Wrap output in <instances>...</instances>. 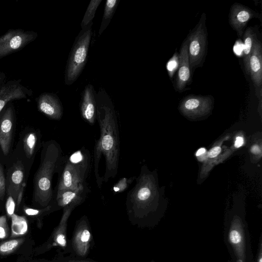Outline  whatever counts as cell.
Wrapping results in <instances>:
<instances>
[{
    "mask_svg": "<svg viewBox=\"0 0 262 262\" xmlns=\"http://www.w3.org/2000/svg\"><path fill=\"white\" fill-rule=\"evenodd\" d=\"M38 108L49 118L59 120L62 117L63 109L57 96L52 93L42 94L38 98Z\"/></svg>",
    "mask_w": 262,
    "mask_h": 262,
    "instance_id": "obj_14",
    "label": "cell"
},
{
    "mask_svg": "<svg viewBox=\"0 0 262 262\" xmlns=\"http://www.w3.org/2000/svg\"><path fill=\"white\" fill-rule=\"evenodd\" d=\"M24 242L23 238H13L0 244V254L5 255L15 250Z\"/></svg>",
    "mask_w": 262,
    "mask_h": 262,
    "instance_id": "obj_24",
    "label": "cell"
},
{
    "mask_svg": "<svg viewBox=\"0 0 262 262\" xmlns=\"http://www.w3.org/2000/svg\"><path fill=\"white\" fill-rule=\"evenodd\" d=\"M91 155L84 146L70 156H64L58 174L56 192L75 189L85 183L91 168Z\"/></svg>",
    "mask_w": 262,
    "mask_h": 262,
    "instance_id": "obj_3",
    "label": "cell"
},
{
    "mask_svg": "<svg viewBox=\"0 0 262 262\" xmlns=\"http://www.w3.org/2000/svg\"><path fill=\"white\" fill-rule=\"evenodd\" d=\"M87 182L75 189H66L56 192L55 202L60 208L71 204H81L90 192Z\"/></svg>",
    "mask_w": 262,
    "mask_h": 262,
    "instance_id": "obj_12",
    "label": "cell"
},
{
    "mask_svg": "<svg viewBox=\"0 0 262 262\" xmlns=\"http://www.w3.org/2000/svg\"><path fill=\"white\" fill-rule=\"evenodd\" d=\"M11 170L7 189L8 194L12 196L19 206L25 186L24 168L20 162L15 164Z\"/></svg>",
    "mask_w": 262,
    "mask_h": 262,
    "instance_id": "obj_15",
    "label": "cell"
},
{
    "mask_svg": "<svg viewBox=\"0 0 262 262\" xmlns=\"http://www.w3.org/2000/svg\"><path fill=\"white\" fill-rule=\"evenodd\" d=\"M93 22L81 30L76 36L67 60L65 84H73L79 77L86 64L90 42L93 34Z\"/></svg>",
    "mask_w": 262,
    "mask_h": 262,
    "instance_id": "obj_4",
    "label": "cell"
},
{
    "mask_svg": "<svg viewBox=\"0 0 262 262\" xmlns=\"http://www.w3.org/2000/svg\"><path fill=\"white\" fill-rule=\"evenodd\" d=\"M9 234V229L5 215L0 216V239L6 238Z\"/></svg>",
    "mask_w": 262,
    "mask_h": 262,
    "instance_id": "obj_27",
    "label": "cell"
},
{
    "mask_svg": "<svg viewBox=\"0 0 262 262\" xmlns=\"http://www.w3.org/2000/svg\"><path fill=\"white\" fill-rule=\"evenodd\" d=\"M60 262H98L86 258H80L71 256L70 258H67L65 260Z\"/></svg>",
    "mask_w": 262,
    "mask_h": 262,
    "instance_id": "obj_30",
    "label": "cell"
},
{
    "mask_svg": "<svg viewBox=\"0 0 262 262\" xmlns=\"http://www.w3.org/2000/svg\"><path fill=\"white\" fill-rule=\"evenodd\" d=\"M11 237H19L26 234L28 230L26 219L14 213L11 216Z\"/></svg>",
    "mask_w": 262,
    "mask_h": 262,
    "instance_id": "obj_21",
    "label": "cell"
},
{
    "mask_svg": "<svg viewBox=\"0 0 262 262\" xmlns=\"http://www.w3.org/2000/svg\"><path fill=\"white\" fill-rule=\"evenodd\" d=\"M15 208V202L11 195L7 198L6 203V210L8 215L11 216L14 213Z\"/></svg>",
    "mask_w": 262,
    "mask_h": 262,
    "instance_id": "obj_29",
    "label": "cell"
},
{
    "mask_svg": "<svg viewBox=\"0 0 262 262\" xmlns=\"http://www.w3.org/2000/svg\"><path fill=\"white\" fill-rule=\"evenodd\" d=\"M93 242L89 220L84 215L77 221L71 239L69 241L71 256L85 258L90 253Z\"/></svg>",
    "mask_w": 262,
    "mask_h": 262,
    "instance_id": "obj_6",
    "label": "cell"
},
{
    "mask_svg": "<svg viewBox=\"0 0 262 262\" xmlns=\"http://www.w3.org/2000/svg\"><path fill=\"white\" fill-rule=\"evenodd\" d=\"M206 151V149L204 148H201L199 149L196 153V156H199L203 154H204Z\"/></svg>",
    "mask_w": 262,
    "mask_h": 262,
    "instance_id": "obj_35",
    "label": "cell"
},
{
    "mask_svg": "<svg viewBox=\"0 0 262 262\" xmlns=\"http://www.w3.org/2000/svg\"><path fill=\"white\" fill-rule=\"evenodd\" d=\"M77 206L76 205L71 204L63 208V213L59 224L47 241L44 250L58 247L63 252L70 253V240L67 237L68 221L73 210Z\"/></svg>",
    "mask_w": 262,
    "mask_h": 262,
    "instance_id": "obj_8",
    "label": "cell"
},
{
    "mask_svg": "<svg viewBox=\"0 0 262 262\" xmlns=\"http://www.w3.org/2000/svg\"><path fill=\"white\" fill-rule=\"evenodd\" d=\"M119 0H107L105 3L103 15L99 30V35L106 29L117 9Z\"/></svg>",
    "mask_w": 262,
    "mask_h": 262,
    "instance_id": "obj_20",
    "label": "cell"
},
{
    "mask_svg": "<svg viewBox=\"0 0 262 262\" xmlns=\"http://www.w3.org/2000/svg\"><path fill=\"white\" fill-rule=\"evenodd\" d=\"M150 262H155V261H153V260H152V261H151Z\"/></svg>",
    "mask_w": 262,
    "mask_h": 262,
    "instance_id": "obj_36",
    "label": "cell"
},
{
    "mask_svg": "<svg viewBox=\"0 0 262 262\" xmlns=\"http://www.w3.org/2000/svg\"><path fill=\"white\" fill-rule=\"evenodd\" d=\"M24 97H26L25 94L18 85H13L3 87L0 91V113L9 101Z\"/></svg>",
    "mask_w": 262,
    "mask_h": 262,
    "instance_id": "obj_19",
    "label": "cell"
},
{
    "mask_svg": "<svg viewBox=\"0 0 262 262\" xmlns=\"http://www.w3.org/2000/svg\"><path fill=\"white\" fill-rule=\"evenodd\" d=\"M135 179V176L129 178L123 177L113 185L111 190L116 193H121L128 188Z\"/></svg>",
    "mask_w": 262,
    "mask_h": 262,
    "instance_id": "obj_25",
    "label": "cell"
},
{
    "mask_svg": "<svg viewBox=\"0 0 262 262\" xmlns=\"http://www.w3.org/2000/svg\"><path fill=\"white\" fill-rule=\"evenodd\" d=\"M179 64V57L176 52L166 64V69L170 78H172L174 73L178 70Z\"/></svg>",
    "mask_w": 262,
    "mask_h": 262,
    "instance_id": "obj_26",
    "label": "cell"
},
{
    "mask_svg": "<svg viewBox=\"0 0 262 262\" xmlns=\"http://www.w3.org/2000/svg\"><path fill=\"white\" fill-rule=\"evenodd\" d=\"M64 158L56 141L51 140L43 144L40 164L34 179L33 199L38 206L45 208L52 204L53 177L59 172Z\"/></svg>",
    "mask_w": 262,
    "mask_h": 262,
    "instance_id": "obj_2",
    "label": "cell"
},
{
    "mask_svg": "<svg viewBox=\"0 0 262 262\" xmlns=\"http://www.w3.org/2000/svg\"><path fill=\"white\" fill-rule=\"evenodd\" d=\"M96 120L100 127L99 138L95 141L93 162L96 182L101 189L118 174L120 139L117 116L114 104L102 88L96 95Z\"/></svg>",
    "mask_w": 262,
    "mask_h": 262,
    "instance_id": "obj_1",
    "label": "cell"
},
{
    "mask_svg": "<svg viewBox=\"0 0 262 262\" xmlns=\"http://www.w3.org/2000/svg\"><path fill=\"white\" fill-rule=\"evenodd\" d=\"M221 151V148L220 146L214 147L209 151V157L211 158H214L220 153Z\"/></svg>",
    "mask_w": 262,
    "mask_h": 262,
    "instance_id": "obj_32",
    "label": "cell"
},
{
    "mask_svg": "<svg viewBox=\"0 0 262 262\" xmlns=\"http://www.w3.org/2000/svg\"><path fill=\"white\" fill-rule=\"evenodd\" d=\"M206 14L203 13L187 38L188 55L192 73L201 67L205 61L208 46Z\"/></svg>",
    "mask_w": 262,
    "mask_h": 262,
    "instance_id": "obj_5",
    "label": "cell"
},
{
    "mask_svg": "<svg viewBox=\"0 0 262 262\" xmlns=\"http://www.w3.org/2000/svg\"><path fill=\"white\" fill-rule=\"evenodd\" d=\"M213 101V98L211 95H191L183 98L181 107L188 114L206 113L210 109Z\"/></svg>",
    "mask_w": 262,
    "mask_h": 262,
    "instance_id": "obj_17",
    "label": "cell"
},
{
    "mask_svg": "<svg viewBox=\"0 0 262 262\" xmlns=\"http://www.w3.org/2000/svg\"><path fill=\"white\" fill-rule=\"evenodd\" d=\"M251 151L255 154H257L260 152V149L258 146L254 145L251 148Z\"/></svg>",
    "mask_w": 262,
    "mask_h": 262,
    "instance_id": "obj_34",
    "label": "cell"
},
{
    "mask_svg": "<svg viewBox=\"0 0 262 262\" xmlns=\"http://www.w3.org/2000/svg\"><path fill=\"white\" fill-rule=\"evenodd\" d=\"M243 62L245 71L248 73L249 59L252 51L254 43L257 39L255 32L252 27H248L244 31L243 34Z\"/></svg>",
    "mask_w": 262,
    "mask_h": 262,
    "instance_id": "obj_18",
    "label": "cell"
},
{
    "mask_svg": "<svg viewBox=\"0 0 262 262\" xmlns=\"http://www.w3.org/2000/svg\"><path fill=\"white\" fill-rule=\"evenodd\" d=\"M101 2L102 0H91L90 1L80 24L81 29L85 28L93 22L97 9Z\"/></svg>",
    "mask_w": 262,
    "mask_h": 262,
    "instance_id": "obj_22",
    "label": "cell"
},
{
    "mask_svg": "<svg viewBox=\"0 0 262 262\" xmlns=\"http://www.w3.org/2000/svg\"><path fill=\"white\" fill-rule=\"evenodd\" d=\"M96 93L93 85H86L80 102V112L83 120L91 125L96 120L97 106Z\"/></svg>",
    "mask_w": 262,
    "mask_h": 262,
    "instance_id": "obj_13",
    "label": "cell"
},
{
    "mask_svg": "<svg viewBox=\"0 0 262 262\" xmlns=\"http://www.w3.org/2000/svg\"><path fill=\"white\" fill-rule=\"evenodd\" d=\"M37 36L33 32L11 30L0 37V58L20 50Z\"/></svg>",
    "mask_w": 262,
    "mask_h": 262,
    "instance_id": "obj_7",
    "label": "cell"
},
{
    "mask_svg": "<svg viewBox=\"0 0 262 262\" xmlns=\"http://www.w3.org/2000/svg\"><path fill=\"white\" fill-rule=\"evenodd\" d=\"M179 64L176 80L175 89L179 93L186 90L191 83V74L188 55L187 40L185 39L182 44L179 54Z\"/></svg>",
    "mask_w": 262,
    "mask_h": 262,
    "instance_id": "obj_11",
    "label": "cell"
},
{
    "mask_svg": "<svg viewBox=\"0 0 262 262\" xmlns=\"http://www.w3.org/2000/svg\"><path fill=\"white\" fill-rule=\"evenodd\" d=\"M13 112L7 107L0 118V146L5 155L9 154L13 133Z\"/></svg>",
    "mask_w": 262,
    "mask_h": 262,
    "instance_id": "obj_16",
    "label": "cell"
},
{
    "mask_svg": "<svg viewBox=\"0 0 262 262\" xmlns=\"http://www.w3.org/2000/svg\"><path fill=\"white\" fill-rule=\"evenodd\" d=\"M37 141V137L34 133H30L24 137L23 139L24 148L28 158H31L33 155Z\"/></svg>",
    "mask_w": 262,
    "mask_h": 262,
    "instance_id": "obj_23",
    "label": "cell"
},
{
    "mask_svg": "<svg viewBox=\"0 0 262 262\" xmlns=\"http://www.w3.org/2000/svg\"><path fill=\"white\" fill-rule=\"evenodd\" d=\"M6 192V180L2 165L0 164V200H3Z\"/></svg>",
    "mask_w": 262,
    "mask_h": 262,
    "instance_id": "obj_28",
    "label": "cell"
},
{
    "mask_svg": "<svg viewBox=\"0 0 262 262\" xmlns=\"http://www.w3.org/2000/svg\"><path fill=\"white\" fill-rule=\"evenodd\" d=\"M252 81L256 96L262 97V45L257 39L249 59L248 73Z\"/></svg>",
    "mask_w": 262,
    "mask_h": 262,
    "instance_id": "obj_10",
    "label": "cell"
},
{
    "mask_svg": "<svg viewBox=\"0 0 262 262\" xmlns=\"http://www.w3.org/2000/svg\"><path fill=\"white\" fill-rule=\"evenodd\" d=\"M244 143L243 138L241 137H237L235 141L234 146L236 148L241 147Z\"/></svg>",
    "mask_w": 262,
    "mask_h": 262,
    "instance_id": "obj_33",
    "label": "cell"
},
{
    "mask_svg": "<svg viewBox=\"0 0 262 262\" xmlns=\"http://www.w3.org/2000/svg\"><path fill=\"white\" fill-rule=\"evenodd\" d=\"M255 262H262V238L260 235Z\"/></svg>",
    "mask_w": 262,
    "mask_h": 262,
    "instance_id": "obj_31",
    "label": "cell"
},
{
    "mask_svg": "<svg viewBox=\"0 0 262 262\" xmlns=\"http://www.w3.org/2000/svg\"><path fill=\"white\" fill-rule=\"evenodd\" d=\"M259 13L238 3L232 5L228 16L229 23L239 37L243 36L247 23L252 18H259Z\"/></svg>",
    "mask_w": 262,
    "mask_h": 262,
    "instance_id": "obj_9",
    "label": "cell"
},
{
    "mask_svg": "<svg viewBox=\"0 0 262 262\" xmlns=\"http://www.w3.org/2000/svg\"><path fill=\"white\" fill-rule=\"evenodd\" d=\"M45 262H49V261H45Z\"/></svg>",
    "mask_w": 262,
    "mask_h": 262,
    "instance_id": "obj_37",
    "label": "cell"
}]
</instances>
